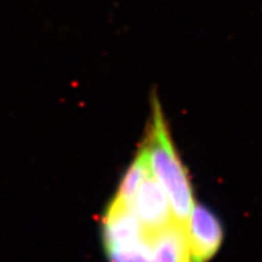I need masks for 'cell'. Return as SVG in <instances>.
<instances>
[{"instance_id":"8992f818","label":"cell","mask_w":262,"mask_h":262,"mask_svg":"<svg viewBox=\"0 0 262 262\" xmlns=\"http://www.w3.org/2000/svg\"><path fill=\"white\" fill-rule=\"evenodd\" d=\"M110 262H152V241L148 238L135 244L106 250Z\"/></svg>"},{"instance_id":"6da1fadb","label":"cell","mask_w":262,"mask_h":262,"mask_svg":"<svg viewBox=\"0 0 262 262\" xmlns=\"http://www.w3.org/2000/svg\"><path fill=\"white\" fill-rule=\"evenodd\" d=\"M150 123L145 143L150 171L168 195L175 221L187 229L194 202L187 171L180 160L157 94L150 96Z\"/></svg>"},{"instance_id":"7a4b0ae2","label":"cell","mask_w":262,"mask_h":262,"mask_svg":"<svg viewBox=\"0 0 262 262\" xmlns=\"http://www.w3.org/2000/svg\"><path fill=\"white\" fill-rule=\"evenodd\" d=\"M133 210L141 227L150 239L175 221L168 195L152 171L146 176L137 189Z\"/></svg>"},{"instance_id":"277c9868","label":"cell","mask_w":262,"mask_h":262,"mask_svg":"<svg viewBox=\"0 0 262 262\" xmlns=\"http://www.w3.org/2000/svg\"><path fill=\"white\" fill-rule=\"evenodd\" d=\"M152 262H191L187 229L173 221L152 239Z\"/></svg>"},{"instance_id":"3957f363","label":"cell","mask_w":262,"mask_h":262,"mask_svg":"<svg viewBox=\"0 0 262 262\" xmlns=\"http://www.w3.org/2000/svg\"><path fill=\"white\" fill-rule=\"evenodd\" d=\"M224 231L217 217L202 204L193 205L187 225L191 262H208L222 244Z\"/></svg>"},{"instance_id":"5b68a950","label":"cell","mask_w":262,"mask_h":262,"mask_svg":"<svg viewBox=\"0 0 262 262\" xmlns=\"http://www.w3.org/2000/svg\"><path fill=\"white\" fill-rule=\"evenodd\" d=\"M150 172L149 165V155L146 143H143L137 150V155L130 166L127 168L125 175L119 183V187L114 195L113 201L120 204L133 208L134 199H135L136 192L143 180Z\"/></svg>"}]
</instances>
